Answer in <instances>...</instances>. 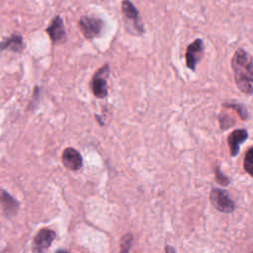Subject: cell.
<instances>
[{"instance_id": "cell-1", "label": "cell", "mask_w": 253, "mask_h": 253, "mask_svg": "<svg viewBox=\"0 0 253 253\" xmlns=\"http://www.w3.org/2000/svg\"><path fill=\"white\" fill-rule=\"evenodd\" d=\"M231 67L237 88L246 95L253 94V58L242 48L235 50Z\"/></svg>"}, {"instance_id": "cell-2", "label": "cell", "mask_w": 253, "mask_h": 253, "mask_svg": "<svg viewBox=\"0 0 253 253\" xmlns=\"http://www.w3.org/2000/svg\"><path fill=\"white\" fill-rule=\"evenodd\" d=\"M110 74L109 64H104L100 69H98L91 80L92 93L96 98L104 99L108 96V84L107 79Z\"/></svg>"}, {"instance_id": "cell-3", "label": "cell", "mask_w": 253, "mask_h": 253, "mask_svg": "<svg viewBox=\"0 0 253 253\" xmlns=\"http://www.w3.org/2000/svg\"><path fill=\"white\" fill-rule=\"evenodd\" d=\"M78 26L83 36L91 40L101 35L105 23L102 19L94 16H82L78 22Z\"/></svg>"}, {"instance_id": "cell-4", "label": "cell", "mask_w": 253, "mask_h": 253, "mask_svg": "<svg viewBox=\"0 0 253 253\" xmlns=\"http://www.w3.org/2000/svg\"><path fill=\"white\" fill-rule=\"evenodd\" d=\"M210 201L214 209L218 211L230 213L235 210L234 202L229 198V195L226 191L214 188L211 191Z\"/></svg>"}, {"instance_id": "cell-5", "label": "cell", "mask_w": 253, "mask_h": 253, "mask_svg": "<svg viewBox=\"0 0 253 253\" xmlns=\"http://www.w3.org/2000/svg\"><path fill=\"white\" fill-rule=\"evenodd\" d=\"M122 12L126 22H129L130 26L134 30L135 34H144V26L139 16V12L130 0L122 1Z\"/></svg>"}, {"instance_id": "cell-6", "label": "cell", "mask_w": 253, "mask_h": 253, "mask_svg": "<svg viewBox=\"0 0 253 253\" xmlns=\"http://www.w3.org/2000/svg\"><path fill=\"white\" fill-rule=\"evenodd\" d=\"M205 50L203 40L197 39L190 43L186 50V64L187 67L193 71L196 70L197 64L201 61Z\"/></svg>"}, {"instance_id": "cell-7", "label": "cell", "mask_w": 253, "mask_h": 253, "mask_svg": "<svg viewBox=\"0 0 253 253\" xmlns=\"http://www.w3.org/2000/svg\"><path fill=\"white\" fill-rule=\"evenodd\" d=\"M45 32L48 35V37L53 44L62 43L66 41V31H65L64 23H63L62 18L59 15L55 16L50 21Z\"/></svg>"}, {"instance_id": "cell-8", "label": "cell", "mask_w": 253, "mask_h": 253, "mask_svg": "<svg viewBox=\"0 0 253 253\" xmlns=\"http://www.w3.org/2000/svg\"><path fill=\"white\" fill-rule=\"evenodd\" d=\"M55 232L51 229L42 228L35 236L33 250L35 253H43L55 238Z\"/></svg>"}, {"instance_id": "cell-9", "label": "cell", "mask_w": 253, "mask_h": 253, "mask_svg": "<svg viewBox=\"0 0 253 253\" xmlns=\"http://www.w3.org/2000/svg\"><path fill=\"white\" fill-rule=\"evenodd\" d=\"M62 163L65 168L71 171H77L83 166V159L78 150L73 147H67L62 152Z\"/></svg>"}, {"instance_id": "cell-10", "label": "cell", "mask_w": 253, "mask_h": 253, "mask_svg": "<svg viewBox=\"0 0 253 253\" xmlns=\"http://www.w3.org/2000/svg\"><path fill=\"white\" fill-rule=\"evenodd\" d=\"M0 205L7 217H13L19 211V203L5 190H0Z\"/></svg>"}, {"instance_id": "cell-11", "label": "cell", "mask_w": 253, "mask_h": 253, "mask_svg": "<svg viewBox=\"0 0 253 253\" xmlns=\"http://www.w3.org/2000/svg\"><path fill=\"white\" fill-rule=\"evenodd\" d=\"M248 132L246 129L240 128L233 130L227 137V143L230 150V155L232 157L236 156L239 153L240 145L247 139Z\"/></svg>"}, {"instance_id": "cell-12", "label": "cell", "mask_w": 253, "mask_h": 253, "mask_svg": "<svg viewBox=\"0 0 253 253\" xmlns=\"http://www.w3.org/2000/svg\"><path fill=\"white\" fill-rule=\"evenodd\" d=\"M23 37L19 34H13L0 42V52L10 49L14 52H21L25 48Z\"/></svg>"}, {"instance_id": "cell-13", "label": "cell", "mask_w": 253, "mask_h": 253, "mask_svg": "<svg viewBox=\"0 0 253 253\" xmlns=\"http://www.w3.org/2000/svg\"><path fill=\"white\" fill-rule=\"evenodd\" d=\"M223 107L229 108V109L235 111L237 113V115L240 117V119L243 120V121L248 119V112H247L246 108L241 104H238V103H224Z\"/></svg>"}, {"instance_id": "cell-14", "label": "cell", "mask_w": 253, "mask_h": 253, "mask_svg": "<svg viewBox=\"0 0 253 253\" xmlns=\"http://www.w3.org/2000/svg\"><path fill=\"white\" fill-rule=\"evenodd\" d=\"M243 167L245 171L253 177V147H251L245 154L244 161H243Z\"/></svg>"}, {"instance_id": "cell-15", "label": "cell", "mask_w": 253, "mask_h": 253, "mask_svg": "<svg viewBox=\"0 0 253 253\" xmlns=\"http://www.w3.org/2000/svg\"><path fill=\"white\" fill-rule=\"evenodd\" d=\"M133 241V236L131 233H126L122 237L121 240V251L120 253H129L131 244Z\"/></svg>"}, {"instance_id": "cell-16", "label": "cell", "mask_w": 253, "mask_h": 253, "mask_svg": "<svg viewBox=\"0 0 253 253\" xmlns=\"http://www.w3.org/2000/svg\"><path fill=\"white\" fill-rule=\"evenodd\" d=\"M218 121H219V126L221 129H227L230 126H232L235 124V121L227 114L220 113L218 116Z\"/></svg>"}, {"instance_id": "cell-17", "label": "cell", "mask_w": 253, "mask_h": 253, "mask_svg": "<svg viewBox=\"0 0 253 253\" xmlns=\"http://www.w3.org/2000/svg\"><path fill=\"white\" fill-rule=\"evenodd\" d=\"M214 176H215V181L221 186H227L229 184V179L221 172L218 166L214 168Z\"/></svg>"}, {"instance_id": "cell-18", "label": "cell", "mask_w": 253, "mask_h": 253, "mask_svg": "<svg viewBox=\"0 0 253 253\" xmlns=\"http://www.w3.org/2000/svg\"><path fill=\"white\" fill-rule=\"evenodd\" d=\"M165 253H176V252H175V249L172 246L166 245L165 246Z\"/></svg>"}, {"instance_id": "cell-19", "label": "cell", "mask_w": 253, "mask_h": 253, "mask_svg": "<svg viewBox=\"0 0 253 253\" xmlns=\"http://www.w3.org/2000/svg\"><path fill=\"white\" fill-rule=\"evenodd\" d=\"M55 253H68V252L65 251V250H61V249H60V250H56Z\"/></svg>"}, {"instance_id": "cell-20", "label": "cell", "mask_w": 253, "mask_h": 253, "mask_svg": "<svg viewBox=\"0 0 253 253\" xmlns=\"http://www.w3.org/2000/svg\"><path fill=\"white\" fill-rule=\"evenodd\" d=\"M252 253H253V252H252Z\"/></svg>"}]
</instances>
